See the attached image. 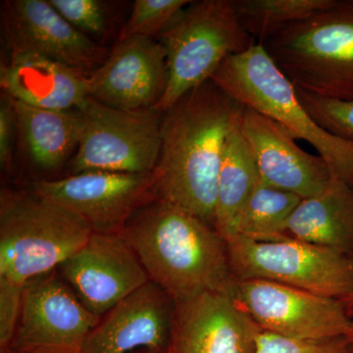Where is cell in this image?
<instances>
[{"label": "cell", "instance_id": "6da1fadb", "mask_svg": "<svg viewBox=\"0 0 353 353\" xmlns=\"http://www.w3.org/2000/svg\"><path fill=\"white\" fill-rule=\"evenodd\" d=\"M243 105L212 80L163 114L157 197L214 227L218 176L228 136Z\"/></svg>", "mask_w": 353, "mask_h": 353}, {"label": "cell", "instance_id": "7a4b0ae2", "mask_svg": "<svg viewBox=\"0 0 353 353\" xmlns=\"http://www.w3.org/2000/svg\"><path fill=\"white\" fill-rule=\"evenodd\" d=\"M150 282L175 301L204 292L233 296L236 279L226 241L214 227L185 209L155 199L139 209L121 231Z\"/></svg>", "mask_w": 353, "mask_h": 353}, {"label": "cell", "instance_id": "3957f363", "mask_svg": "<svg viewBox=\"0 0 353 353\" xmlns=\"http://www.w3.org/2000/svg\"><path fill=\"white\" fill-rule=\"evenodd\" d=\"M211 80L241 105L276 121L296 139L307 141L328 164L334 178L353 190V141L330 134L312 119L296 87L262 44L228 58Z\"/></svg>", "mask_w": 353, "mask_h": 353}, {"label": "cell", "instance_id": "277c9868", "mask_svg": "<svg viewBox=\"0 0 353 353\" xmlns=\"http://www.w3.org/2000/svg\"><path fill=\"white\" fill-rule=\"evenodd\" d=\"M262 46L299 90L353 101V0H334Z\"/></svg>", "mask_w": 353, "mask_h": 353}, {"label": "cell", "instance_id": "5b68a950", "mask_svg": "<svg viewBox=\"0 0 353 353\" xmlns=\"http://www.w3.org/2000/svg\"><path fill=\"white\" fill-rule=\"evenodd\" d=\"M94 234L82 218L34 192L0 194V277L25 285L57 271Z\"/></svg>", "mask_w": 353, "mask_h": 353}, {"label": "cell", "instance_id": "8992f818", "mask_svg": "<svg viewBox=\"0 0 353 353\" xmlns=\"http://www.w3.org/2000/svg\"><path fill=\"white\" fill-rule=\"evenodd\" d=\"M159 36L168 68L166 90L154 108L160 113L211 80L228 58L257 43L241 27L234 0L192 1Z\"/></svg>", "mask_w": 353, "mask_h": 353}, {"label": "cell", "instance_id": "52a82bcc", "mask_svg": "<svg viewBox=\"0 0 353 353\" xmlns=\"http://www.w3.org/2000/svg\"><path fill=\"white\" fill-rule=\"evenodd\" d=\"M227 245L236 281H271L338 299L353 296V264L347 255L292 236L268 243L236 236Z\"/></svg>", "mask_w": 353, "mask_h": 353}, {"label": "cell", "instance_id": "ba28073f", "mask_svg": "<svg viewBox=\"0 0 353 353\" xmlns=\"http://www.w3.org/2000/svg\"><path fill=\"white\" fill-rule=\"evenodd\" d=\"M82 137L71 175L88 171L148 174L157 168L161 150L163 114L157 109L128 111L88 97L78 108Z\"/></svg>", "mask_w": 353, "mask_h": 353}, {"label": "cell", "instance_id": "9c48e42d", "mask_svg": "<svg viewBox=\"0 0 353 353\" xmlns=\"http://www.w3.org/2000/svg\"><path fill=\"white\" fill-rule=\"evenodd\" d=\"M233 297L263 331L303 341L347 336L352 317L341 299L266 280L236 281Z\"/></svg>", "mask_w": 353, "mask_h": 353}, {"label": "cell", "instance_id": "30bf717a", "mask_svg": "<svg viewBox=\"0 0 353 353\" xmlns=\"http://www.w3.org/2000/svg\"><path fill=\"white\" fill-rule=\"evenodd\" d=\"M32 192L82 218L99 234H120L139 209L158 199L154 171L83 172L58 180L37 181Z\"/></svg>", "mask_w": 353, "mask_h": 353}, {"label": "cell", "instance_id": "8fae6325", "mask_svg": "<svg viewBox=\"0 0 353 353\" xmlns=\"http://www.w3.org/2000/svg\"><path fill=\"white\" fill-rule=\"evenodd\" d=\"M57 271L24 287L22 310L12 345L17 353H82L101 319L88 310Z\"/></svg>", "mask_w": 353, "mask_h": 353}, {"label": "cell", "instance_id": "7c38bea8", "mask_svg": "<svg viewBox=\"0 0 353 353\" xmlns=\"http://www.w3.org/2000/svg\"><path fill=\"white\" fill-rule=\"evenodd\" d=\"M1 26L9 52L34 53L88 75L109 55L108 48L75 29L48 0H6Z\"/></svg>", "mask_w": 353, "mask_h": 353}, {"label": "cell", "instance_id": "4fadbf2b", "mask_svg": "<svg viewBox=\"0 0 353 353\" xmlns=\"http://www.w3.org/2000/svg\"><path fill=\"white\" fill-rule=\"evenodd\" d=\"M57 271L83 305L101 318L150 282L139 257L120 234H92Z\"/></svg>", "mask_w": 353, "mask_h": 353}, {"label": "cell", "instance_id": "5bb4252c", "mask_svg": "<svg viewBox=\"0 0 353 353\" xmlns=\"http://www.w3.org/2000/svg\"><path fill=\"white\" fill-rule=\"evenodd\" d=\"M168 83L166 51L145 37L118 41L104 63L90 75L88 97L111 108H155Z\"/></svg>", "mask_w": 353, "mask_h": 353}, {"label": "cell", "instance_id": "9a60e30c", "mask_svg": "<svg viewBox=\"0 0 353 353\" xmlns=\"http://www.w3.org/2000/svg\"><path fill=\"white\" fill-rule=\"evenodd\" d=\"M240 128L260 180L267 185L305 199L319 194L333 180L325 160L304 152L294 134L276 121L243 106Z\"/></svg>", "mask_w": 353, "mask_h": 353}, {"label": "cell", "instance_id": "2e32d148", "mask_svg": "<svg viewBox=\"0 0 353 353\" xmlns=\"http://www.w3.org/2000/svg\"><path fill=\"white\" fill-rule=\"evenodd\" d=\"M175 303L167 353H255L261 329L232 294L204 292Z\"/></svg>", "mask_w": 353, "mask_h": 353}, {"label": "cell", "instance_id": "e0dca14e", "mask_svg": "<svg viewBox=\"0 0 353 353\" xmlns=\"http://www.w3.org/2000/svg\"><path fill=\"white\" fill-rule=\"evenodd\" d=\"M175 306L163 289L148 283L102 316L82 353H167Z\"/></svg>", "mask_w": 353, "mask_h": 353}, {"label": "cell", "instance_id": "ac0fdd59", "mask_svg": "<svg viewBox=\"0 0 353 353\" xmlns=\"http://www.w3.org/2000/svg\"><path fill=\"white\" fill-rule=\"evenodd\" d=\"M90 75L34 53L11 51L0 68L4 94L28 105L72 110L88 97Z\"/></svg>", "mask_w": 353, "mask_h": 353}, {"label": "cell", "instance_id": "d6986e66", "mask_svg": "<svg viewBox=\"0 0 353 353\" xmlns=\"http://www.w3.org/2000/svg\"><path fill=\"white\" fill-rule=\"evenodd\" d=\"M296 240L353 257V190L333 178L317 196L303 199L288 224Z\"/></svg>", "mask_w": 353, "mask_h": 353}, {"label": "cell", "instance_id": "ffe728a7", "mask_svg": "<svg viewBox=\"0 0 353 353\" xmlns=\"http://www.w3.org/2000/svg\"><path fill=\"white\" fill-rule=\"evenodd\" d=\"M11 101L17 130L32 162L43 170L58 168L80 143L83 121L78 109L50 110Z\"/></svg>", "mask_w": 353, "mask_h": 353}, {"label": "cell", "instance_id": "44dd1931", "mask_svg": "<svg viewBox=\"0 0 353 353\" xmlns=\"http://www.w3.org/2000/svg\"><path fill=\"white\" fill-rule=\"evenodd\" d=\"M241 115L228 136L218 176L214 229L226 243L236 238L239 221L260 180L256 162L241 134Z\"/></svg>", "mask_w": 353, "mask_h": 353}, {"label": "cell", "instance_id": "7402d4cb", "mask_svg": "<svg viewBox=\"0 0 353 353\" xmlns=\"http://www.w3.org/2000/svg\"><path fill=\"white\" fill-rule=\"evenodd\" d=\"M301 201L259 180L239 221L236 236L262 243L290 238L288 224Z\"/></svg>", "mask_w": 353, "mask_h": 353}, {"label": "cell", "instance_id": "603a6c76", "mask_svg": "<svg viewBox=\"0 0 353 353\" xmlns=\"http://www.w3.org/2000/svg\"><path fill=\"white\" fill-rule=\"evenodd\" d=\"M334 0H234L241 27L262 44L285 27L331 6Z\"/></svg>", "mask_w": 353, "mask_h": 353}, {"label": "cell", "instance_id": "cb8c5ba5", "mask_svg": "<svg viewBox=\"0 0 353 353\" xmlns=\"http://www.w3.org/2000/svg\"><path fill=\"white\" fill-rule=\"evenodd\" d=\"M190 0H136L131 15L121 28L118 41L132 37L152 38L171 24Z\"/></svg>", "mask_w": 353, "mask_h": 353}, {"label": "cell", "instance_id": "d4e9b609", "mask_svg": "<svg viewBox=\"0 0 353 353\" xmlns=\"http://www.w3.org/2000/svg\"><path fill=\"white\" fill-rule=\"evenodd\" d=\"M79 32L94 41H108L114 30L112 6L101 0H48Z\"/></svg>", "mask_w": 353, "mask_h": 353}, {"label": "cell", "instance_id": "484cf974", "mask_svg": "<svg viewBox=\"0 0 353 353\" xmlns=\"http://www.w3.org/2000/svg\"><path fill=\"white\" fill-rule=\"evenodd\" d=\"M296 92L303 108L320 127L339 138L353 141V101L326 99L299 88Z\"/></svg>", "mask_w": 353, "mask_h": 353}, {"label": "cell", "instance_id": "4316f807", "mask_svg": "<svg viewBox=\"0 0 353 353\" xmlns=\"http://www.w3.org/2000/svg\"><path fill=\"white\" fill-rule=\"evenodd\" d=\"M350 347L352 343L345 336L303 341L261 330L257 334L255 353H350Z\"/></svg>", "mask_w": 353, "mask_h": 353}, {"label": "cell", "instance_id": "83f0119b", "mask_svg": "<svg viewBox=\"0 0 353 353\" xmlns=\"http://www.w3.org/2000/svg\"><path fill=\"white\" fill-rule=\"evenodd\" d=\"M24 287L0 277V350L12 345L22 310Z\"/></svg>", "mask_w": 353, "mask_h": 353}, {"label": "cell", "instance_id": "f1b7e54d", "mask_svg": "<svg viewBox=\"0 0 353 353\" xmlns=\"http://www.w3.org/2000/svg\"><path fill=\"white\" fill-rule=\"evenodd\" d=\"M17 130L15 111L8 95H2L0 104V164L2 169L9 170L12 165L14 132Z\"/></svg>", "mask_w": 353, "mask_h": 353}, {"label": "cell", "instance_id": "f546056e", "mask_svg": "<svg viewBox=\"0 0 353 353\" xmlns=\"http://www.w3.org/2000/svg\"><path fill=\"white\" fill-rule=\"evenodd\" d=\"M341 301L347 306L348 311L353 310V296L347 297V299H343Z\"/></svg>", "mask_w": 353, "mask_h": 353}, {"label": "cell", "instance_id": "4dcf8cb0", "mask_svg": "<svg viewBox=\"0 0 353 353\" xmlns=\"http://www.w3.org/2000/svg\"><path fill=\"white\" fill-rule=\"evenodd\" d=\"M345 338H347V340L350 341V343H353V317H352V327H350V331H348V333L347 334V336H345Z\"/></svg>", "mask_w": 353, "mask_h": 353}, {"label": "cell", "instance_id": "1f68e13d", "mask_svg": "<svg viewBox=\"0 0 353 353\" xmlns=\"http://www.w3.org/2000/svg\"><path fill=\"white\" fill-rule=\"evenodd\" d=\"M0 353H17V352H14V350H11V348H7V350H0Z\"/></svg>", "mask_w": 353, "mask_h": 353}, {"label": "cell", "instance_id": "d6a6232c", "mask_svg": "<svg viewBox=\"0 0 353 353\" xmlns=\"http://www.w3.org/2000/svg\"><path fill=\"white\" fill-rule=\"evenodd\" d=\"M132 353H161V352H150V350H139V352H132Z\"/></svg>", "mask_w": 353, "mask_h": 353}, {"label": "cell", "instance_id": "836d02e7", "mask_svg": "<svg viewBox=\"0 0 353 353\" xmlns=\"http://www.w3.org/2000/svg\"><path fill=\"white\" fill-rule=\"evenodd\" d=\"M30 353H64V352H30Z\"/></svg>", "mask_w": 353, "mask_h": 353}, {"label": "cell", "instance_id": "e575fe53", "mask_svg": "<svg viewBox=\"0 0 353 353\" xmlns=\"http://www.w3.org/2000/svg\"><path fill=\"white\" fill-rule=\"evenodd\" d=\"M350 353H353V343H352V347H350Z\"/></svg>", "mask_w": 353, "mask_h": 353}, {"label": "cell", "instance_id": "d590c367", "mask_svg": "<svg viewBox=\"0 0 353 353\" xmlns=\"http://www.w3.org/2000/svg\"><path fill=\"white\" fill-rule=\"evenodd\" d=\"M352 259V264H353V257H352V259Z\"/></svg>", "mask_w": 353, "mask_h": 353}]
</instances>
